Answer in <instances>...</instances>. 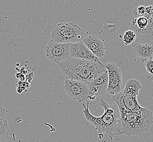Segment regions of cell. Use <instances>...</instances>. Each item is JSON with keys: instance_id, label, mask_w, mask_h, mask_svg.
I'll use <instances>...</instances> for the list:
<instances>
[{"instance_id": "3957f363", "label": "cell", "mask_w": 153, "mask_h": 142, "mask_svg": "<svg viewBox=\"0 0 153 142\" xmlns=\"http://www.w3.org/2000/svg\"><path fill=\"white\" fill-rule=\"evenodd\" d=\"M122 135L138 136L146 132L153 124V114L149 108L137 112L120 111Z\"/></svg>"}, {"instance_id": "e0dca14e", "label": "cell", "mask_w": 153, "mask_h": 142, "mask_svg": "<svg viewBox=\"0 0 153 142\" xmlns=\"http://www.w3.org/2000/svg\"><path fill=\"white\" fill-rule=\"evenodd\" d=\"M146 7L143 6L135 7L132 11V14L134 18L144 15L146 14Z\"/></svg>"}, {"instance_id": "8992f818", "label": "cell", "mask_w": 153, "mask_h": 142, "mask_svg": "<svg viewBox=\"0 0 153 142\" xmlns=\"http://www.w3.org/2000/svg\"><path fill=\"white\" fill-rule=\"evenodd\" d=\"M63 89L71 98L81 102L88 100L89 96L88 84L77 80L65 79Z\"/></svg>"}, {"instance_id": "d6986e66", "label": "cell", "mask_w": 153, "mask_h": 142, "mask_svg": "<svg viewBox=\"0 0 153 142\" xmlns=\"http://www.w3.org/2000/svg\"><path fill=\"white\" fill-rule=\"evenodd\" d=\"M7 113V111H6V109L0 106V121L5 120Z\"/></svg>"}, {"instance_id": "7c38bea8", "label": "cell", "mask_w": 153, "mask_h": 142, "mask_svg": "<svg viewBox=\"0 0 153 142\" xmlns=\"http://www.w3.org/2000/svg\"><path fill=\"white\" fill-rule=\"evenodd\" d=\"M82 42L88 49L98 58H102L105 54V47L103 42L96 36L85 37Z\"/></svg>"}, {"instance_id": "44dd1931", "label": "cell", "mask_w": 153, "mask_h": 142, "mask_svg": "<svg viewBox=\"0 0 153 142\" xmlns=\"http://www.w3.org/2000/svg\"><path fill=\"white\" fill-rule=\"evenodd\" d=\"M146 78L148 80H150L151 81H153V75L147 72V74H146Z\"/></svg>"}, {"instance_id": "ffe728a7", "label": "cell", "mask_w": 153, "mask_h": 142, "mask_svg": "<svg viewBox=\"0 0 153 142\" xmlns=\"http://www.w3.org/2000/svg\"><path fill=\"white\" fill-rule=\"evenodd\" d=\"M146 14L149 15H153V6H149L146 8Z\"/></svg>"}, {"instance_id": "7402d4cb", "label": "cell", "mask_w": 153, "mask_h": 142, "mask_svg": "<svg viewBox=\"0 0 153 142\" xmlns=\"http://www.w3.org/2000/svg\"></svg>"}, {"instance_id": "277c9868", "label": "cell", "mask_w": 153, "mask_h": 142, "mask_svg": "<svg viewBox=\"0 0 153 142\" xmlns=\"http://www.w3.org/2000/svg\"><path fill=\"white\" fill-rule=\"evenodd\" d=\"M83 31L79 26L71 22L54 25L51 34V40L59 43H75L82 42Z\"/></svg>"}, {"instance_id": "2e32d148", "label": "cell", "mask_w": 153, "mask_h": 142, "mask_svg": "<svg viewBox=\"0 0 153 142\" xmlns=\"http://www.w3.org/2000/svg\"><path fill=\"white\" fill-rule=\"evenodd\" d=\"M136 38V34L131 30L126 31L123 35V40L126 46H128L134 43Z\"/></svg>"}, {"instance_id": "9c48e42d", "label": "cell", "mask_w": 153, "mask_h": 142, "mask_svg": "<svg viewBox=\"0 0 153 142\" xmlns=\"http://www.w3.org/2000/svg\"><path fill=\"white\" fill-rule=\"evenodd\" d=\"M112 100L118 105L120 112H137L143 108L137 101V96L120 92L112 97Z\"/></svg>"}, {"instance_id": "ac0fdd59", "label": "cell", "mask_w": 153, "mask_h": 142, "mask_svg": "<svg viewBox=\"0 0 153 142\" xmlns=\"http://www.w3.org/2000/svg\"><path fill=\"white\" fill-rule=\"evenodd\" d=\"M145 64L146 67V70L148 73H149L153 75V59H150Z\"/></svg>"}, {"instance_id": "ba28073f", "label": "cell", "mask_w": 153, "mask_h": 142, "mask_svg": "<svg viewBox=\"0 0 153 142\" xmlns=\"http://www.w3.org/2000/svg\"><path fill=\"white\" fill-rule=\"evenodd\" d=\"M108 75V85L107 93L114 96L121 92L123 87L122 74L120 68L115 64H106Z\"/></svg>"}, {"instance_id": "9a60e30c", "label": "cell", "mask_w": 153, "mask_h": 142, "mask_svg": "<svg viewBox=\"0 0 153 142\" xmlns=\"http://www.w3.org/2000/svg\"><path fill=\"white\" fill-rule=\"evenodd\" d=\"M9 128L7 121H0V142H5L9 138Z\"/></svg>"}, {"instance_id": "52a82bcc", "label": "cell", "mask_w": 153, "mask_h": 142, "mask_svg": "<svg viewBox=\"0 0 153 142\" xmlns=\"http://www.w3.org/2000/svg\"><path fill=\"white\" fill-rule=\"evenodd\" d=\"M71 43H59L51 40L45 48L46 56L51 62L58 64L71 57Z\"/></svg>"}, {"instance_id": "6da1fadb", "label": "cell", "mask_w": 153, "mask_h": 142, "mask_svg": "<svg viewBox=\"0 0 153 142\" xmlns=\"http://www.w3.org/2000/svg\"><path fill=\"white\" fill-rule=\"evenodd\" d=\"M100 103L104 109L100 117L92 115L89 109V102L87 101V105L83 103V113L86 120L91 123L99 133L104 135L112 140L115 136L122 135L121 117L120 109L113 100L109 102L100 99Z\"/></svg>"}, {"instance_id": "4fadbf2b", "label": "cell", "mask_w": 153, "mask_h": 142, "mask_svg": "<svg viewBox=\"0 0 153 142\" xmlns=\"http://www.w3.org/2000/svg\"><path fill=\"white\" fill-rule=\"evenodd\" d=\"M133 52L141 61L146 64L153 58V44L133 43Z\"/></svg>"}, {"instance_id": "5bb4252c", "label": "cell", "mask_w": 153, "mask_h": 142, "mask_svg": "<svg viewBox=\"0 0 153 142\" xmlns=\"http://www.w3.org/2000/svg\"><path fill=\"white\" fill-rule=\"evenodd\" d=\"M141 89L142 85L138 80L135 79H131L126 82L123 92L125 93L137 96Z\"/></svg>"}, {"instance_id": "7a4b0ae2", "label": "cell", "mask_w": 153, "mask_h": 142, "mask_svg": "<svg viewBox=\"0 0 153 142\" xmlns=\"http://www.w3.org/2000/svg\"><path fill=\"white\" fill-rule=\"evenodd\" d=\"M66 79L77 80L86 83L92 82L95 78L107 71L106 65L70 57L57 64Z\"/></svg>"}, {"instance_id": "8fae6325", "label": "cell", "mask_w": 153, "mask_h": 142, "mask_svg": "<svg viewBox=\"0 0 153 142\" xmlns=\"http://www.w3.org/2000/svg\"><path fill=\"white\" fill-rule=\"evenodd\" d=\"M71 56L76 59L100 62V60L88 49L82 42L71 44L70 46Z\"/></svg>"}, {"instance_id": "30bf717a", "label": "cell", "mask_w": 153, "mask_h": 142, "mask_svg": "<svg viewBox=\"0 0 153 142\" xmlns=\"http://www.w3.org/2000/svg\"><path fill=\"white\" fill-rule=\"evenodd\" d=\"M89 91V100L93 101L97 96L107 93L108 85L107 71L95 78L92 82L87 83Z\"/></svg>"}, {"instance_id": "5b68a950", "label": "cell", "mask_w": 153, "mask_h": 142, "mask_svg": "<svg viewBox=\"0 0 153 142\" xmlns=\"http://www.w3.org/2000/svg\"><path fill=\"white\" fill-rule=\"evenodd\" d=\"M130 30L136 34L135 43L153 44V15L145 14L134 18Z\"/></svg>"}]
</instances>
